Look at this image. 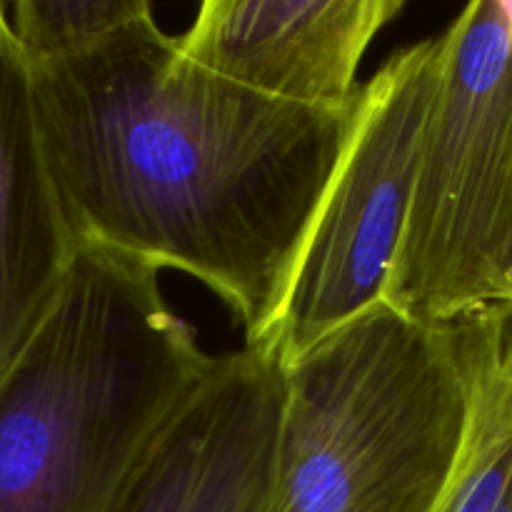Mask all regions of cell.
Wrapping results in <instances>:
<instances>
[{
	"label": "cell",
	"mask_w": 512,
	"mask_h": 512,
	"mask_svg": "<svg viewBox=\"0 0 512 512\" xmlns=\"http://www.w3.org/2000/svg\"><path fill=\"white\" fill-rule=\"evenodd\" d=\"M283 370L268 512H440L473 405L463 320L380 300Z\"/></svg>",
	"instance_id": "obj_3"
},
{
	"label": "cell",
	"mask_w": 512,
	"mask_h": 512,
	"mask_svg": "<svg viewBox=\"0 0 512 512\" xmlns=\"http://www.w3.org/2000/svg\"><path fill=\"white\" fill-rule=\"evenodd\" d=\"M438 98L383 300L428 325L508 305L512 268V35L500 0L445 28Z\"/></svg>",
	"instance_id": "obj_4"
},
{
	"label": "cell",
	"mask_w": 512,
	"mask_h": 512,
	"mask_svg": "<svg viewBox=\"0 0 512 512\" xmlns=\"http://www.w3.org/2000/svg\"><path fill=\"white\" fill-rule=\"evenodd\" d=\"M150 15L148 0H18L8 5L10 33L30 65L88 53Z\"/></svg>",
	"instance_id": "obj_9"
},
{
	"label": "cell",
	"mask_w": 512,
	"mask_h": 512,
	"mask_svg": "<svg viewBox=\"0 0 512 512\" xmlns=\"http://www.w3.org/2000/svg\"><path fill=\"white\" fill-rule=\"evenodd\" d=\"M5 30H8V5L0 3V38L5 35Z\"/></svg>",
	"instance_id": "obj_10"
},
{
	"label": "cell",
	"mask_w": 512,
	"mask_h": 512,
	"mask_svg": "<svg viewBox=\"0 0 512 512\" xmlns=\"http://www.w3.org/2000/svg\"><path fill=\"white\" fill-rule=\"evenodd\" d=\"M215 363L160 268L83 243L0 373V512H115Z\"/></svg>",
	"instance_id": "obj_2"
},
{
	"label": "cell",
	"mask_w": 512,
	"mask_h": 512,
	"mask_svg": "<svg viewBox=\"0 0 512 512\" xmlns=\"http://www.w3.org/2000/svg\"><path fill=\"white\" fill-rule=\"evenodd\" d=\"M75 250L40 138L30 68L8 25L0 38V373L43 320Z\"/></svg>",
	"instance_id": "obj_8"
},
{
	"label": "cell",
	"mask_w": 512,
	"mask_h": 512,
	"mask_svg": "<svg viewBox=\"0 0 512 512\" xmlns=\"http://www.w3.org/2000/svg\"><path fill=\"white\" fill-rule=\"evenodd\" d=\"M403 10V0H205L175 40L230 83L335 108L360 98V63Z\"/></svg>",
	"instance_id": "obj_7"
},
{
	"label": "cell",
	"mask_w": 512,
	"mask_h": 512,
	"mask_svg": "<svg viewBox=\"0 0 512 512\" xmlns=\"http://www.w3.org/2000/svg\"><path fill=\"white\" fill-rule=\"evenodd\" d=\"M508 305H510V313H512V268H510V283H508Z\"/></svg>",
	"instance_id": "obj_11"
},
{
	"label": "cell",
	"mask_w": 512,
	"mask_h": 512,
	"mask_svg": "<svg viewBox=\"0 0 512 512\" xmlns=\"http://www.w3.org/2000/svg\"><path fill=\"white\" fill-rule=\"evenodd\" d=\"M28 68L75 243L190 275L245 345L268 343L363 93L335 108L255 93L180 53L155 15Z\"/></svg>",
	"instance_id": "obj_1"
},
{
	"label": "cell",
	"mask_w": 512,
	"mask_h": 512,
	"mask_svg": "<svg viewBox=\"0 0 512 512\" xmlns=\"http://www.w3.org/2000/svg\"><path fill=\"white\" fill-rule=\"evenodd\" d=\"M283 400L270 348L215 355L115 512H268Z\"/></svg>",
	"instance_id": "obj_6"
},
{
	"label": "cell",
	"mask_w": 512,
	"mask_h": 512,
	"mask_svg": "<svg viewBox=\"0 0 512 512\" xmlns=\"http://www.w3.org/2000/svg\"><path fill=\"white\" fill-rule=\"evenodd\" d=\"M443 63L440 33L390 55L363 85L353 138L320 200L278 325L263 343L283 365L383 300Z\"/></svg>",
	"instance_id": "obj_5"
}]
</instances>
